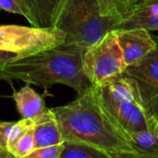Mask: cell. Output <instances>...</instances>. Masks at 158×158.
I'll use <instances>...</instances> for the list:
<instances>
[{
    "mask_svg": "<svg viewBox=\"0 0 158 158\" xmlns=\"http://www.w3.org/2000/svg\"><path fill=\"white\" fill-rule=\"evenodd\" d=\"M83 71L92 86H100L122 74L127 68L115 30L100 41L85 48Z\"/></svg>",
    "mask_w": 158,
    "mask_h": 158,
    "instance_id": "5",
    "label": "cell"
},
{
    "mask_svg": "<svg viewBox=\"0 0 158 158\" xmlns=\"http://www.w3.org/2000/svg\"><path fill=\"white\" fill-rule=\"evenodd\" d=\"M18 56L14 53L6 52V51H1L0 50V71L5 68L6 64L9 62L18 59Z\"/></svg>",
    "mask_w": 158,
    "mask_h": 158,
    "instance_id": "21",
    "label": "cell"
},
{
    "mask_svg": "<svg viewBox=\"0 0 158 158\" xmlns=\"http://www.w3.org/2000/svg\"><path fill=\"white\" fill-rule=\"evenodd\" d=\"M17 109L23 118H35L46 110L43 97L32 88L26 85L12 95Z\"/></svg>",
    "mask_w": 158,
    "mask_h": 158,
    "instance_id": "12",
    "label": "cell"
},
{
    "mask_svg": "<svg viewBox=\"0 0 158 158\" xmlns=\"http://www.w3.org/2000/svg\"><path fill=\"white\" fill-rule=\"evenodd\" d=\"M156 132H157V135H158V122H157V129H156Z\"/></svg>",
    "mask_w": 158,
    "mask_h": 158,
    "instance_id": "23",
    "label": "cell"
},
{
    "mask_svg": "<svg viewBox=\"0 0 158 158\" xmlns=\"http://www.w3.org/2000/svg\"><path fill=\"white\" fill-rule=\"evenodd\" d=\"M123 73L136 84L148 115L158 121V44L140 62L128 66Z\"/></svg>",
    "mask_w": 158,
    "mask_h": 158,
    "instance_id": "7",
    "label": "cell"
},
{
    "mask_svg": "<svg viewBox=\"0 0 158 158\" xmlns=\"http://www.w3.org/2000/svg\"><path fill=\"white\" fill-rule=\"evenodd\" d=\"M35 149L44 146L62 143V137L57 120L52 109L46 108L44 112L33 118Z\"/></svg>",
    "mask_w": 158,
    "mask_h": 158,
    "instance_id": "10",
    "label": "cell"
},
{
    "mask_svg": "<svg viewBox=\"0 0 158 158\" xmlns=\"http://www.w3.org/2000/svg\"><path fill=\"white\" fill-rule=\"evenodd\" d=\"M98 2L101 8V13L103 15L105 16L119 15L114 0H98Z\"/></svg>",
    "mask_w": 158,
    "mask_h": 158,
    "instance_id": "20",
    "label": "cell"
},
{
    "mask_svg": "<svg viewBox=\"0 0 158 158\" xmlns=\"http://www.w3.org/2000/svg\"><path fill=\"white\" fill-rule=\"evenodd\" d=\"M118 14L124 19L131 14L140 0H114Z\"/></svg>",
    "mask_w": 158,
    "mask_h": 158,
    "instance_id": "18",
    "label": "cell"
},
{
    "mask_svg": "<svg viewBox=\"0 0 158 158\" xmlns=\"http://www.w3.org/2000/svg\"><path fill=\"white\" fill-rule=\"evenodd\" d=\"M95 95L113 121L128 132L156 131L157 122L145 110L134 81L124 73L94 87Z\"/></svg>",
    "mask_w": 158,
    "mask_h": 158,
    "instance_id": "3",
    "label": "cell"
},
{
    "mask_svg": "<svg viewBox=\"0 0 158 158\" xmlns=\"http://www.w3.org/2000/svg\"><path fill=\"white\" fill-rule=\"evenodd\" d=\"M0 158H14L9 153H8V151L6 149V148H4V147H2L1 145H0Z\"/></svg>",
    "mask_w": 158,
    "mask_h": 158,
    "instance_id": "22",
    "label": "cell"
},
{
    "mask_svg": "<svg viewBox=\"0 0 158 158\" xmlns=\"http://www.w3.org/2000/svg\"><path fill=\"white\" fill-rule=\"evenodd\" d=\"M63 150V143L41 148H36L28 158H60Z\"/></svg>",
    "mask_w": 158,
    "mask_h": 158,
    "instance_id": "17",
    "label": "cell"
},
{
    "mask_svg": "<svg viewBox=\"0 0 158 158\" xmlns=\"http://www.w3.org/2000/svg\"><path fill=\"white\" fill-rule=\"evenodd\" d=\"M66 34L57 28L0 25V50L14 53L19 58L63 44Z\"/></svg>",
    "mask_w": 158,
    "mask_h": 158,
    "instance_id": "6",
    "label": "cell"
},
{
    "mask_svg": "<svg viewBox=\"0 0 158 158\" xmlns=\"http://www.w3.org/2000/svg\"><path fill=\"white\" fill-rule=\"evenodd\" d=\"M126 138L139 156V158H158L156 131H126Z\"/></svg>",
    "mask_w": 158,
    "mask_h": 158,
    "instance_id": "13",
    "label": "cell"
},
{
    "mask_svg": "<svg viewBox=\"0 0 158 158\" xmlns=\"http://www.w3.org/2000/svg\"><path fill=\"white\" fill-rule=\"evenodd\" d=\"M64 141L81 142L106 151L111 158H139L118 126L100 105L93 86L61 106L52 108Z\"/></svg>",
    "mask_w": 158,
    "mask_h": 158,
    "instance_id": "1",
    "label": "cell"
},
{
    "mask_svg": "<svg viewBox=\"0 0 158 158\" xmlns=\"http://www.w3.org/2000/svg\"><path fill=\"white\" fill-rule=\"evenodd\" d=\"M34 149V121L32 119V121L8 143L6 150L13 157L28 158Z\"/></svg>",
    "mask_w": 158,
    "mask_h": 158,
    "instance_id": "14",
    "label": "cell"
},
{
    "mask_svg": "<svg viewBox=\"0 0 158 158\" xmlns=\"http://www.w3.org/2000/svg\"><path fill=\"white\" fill-rule=\"evenodd\" d=\"M122 19L120 15H103L98 0H65L55 27L66 34L65 43L87 48L116 30Z\"/></svg>",
    "mask_w": 158,
    "mask_h": 158,
    "instance_id": "4",
    "label": "cell"
},
{
    "mask_svg": "<svg viewBox=\"0 0 158 158\" xmlns=\"http://www.w3.org/2000/svg\"><path fill=\"white\" fill-rule=\"evenodd\" d=\"M0 10L21 15L32 25V18L22 0H0Z\"/></svg>",
    "mask_w": 158,
    "mask_h": 158,
    "instance_id": "16",
    "label": "cell"
},
{
    "mask_svg": "<svg viewBox=\"0 0 158 158\" xmlns=\"http://www.w3.org/2000/svg\"><path fill=\"white\" fill-rule=\"evenodd\" d=\"M65 0H22L32 18V27L56 28Z\"/></svg>",
    "mask_w": 158,
    "mask_h": 158,
    "instance_id": "11",
    "label": "cell"
},
{
    "mask_svg": "<svg viewBox=\"0 0 158 158\" xmlns=\"http://www.w3.org/2000/svg\"><path fill=\"white\" fill-rule=\"evenodd\" d=\"M115 31L127 67L140 62L157 45L150 31L143 28L118 29Z\"/></svg>",
    "mask_w": 158,
    "mask_h": 158,
    "instance_id": "8",
    "label": "cell"
},
{
    "mask_svg": "<svg viewBox=\"0 0 158 158\" xmlns=\"http://www.w3.org/2000/svg\"><path fill=\"white\" fill-rule=\"evenodd\" d=\"M132 28L158 31V0H140L131 14L122 19L116 30Z\"/></svg>",
    "mask_w": 158,
    "mask_h": 158,
    "instance_id": "9",
    "label": "cell"
},
{
    "mask_svg": "<svg viewBox=\"0 0 158 158\" xmlns=\"http://www.w3.org/2000/svg\"><path fill=\"white\" fill-rule=\"evenodd\" d=\"M84 50L81 46L64 42L9 62L0 71V80H19L44 88L64 84L80 94L91 86L83 71Z\"/></svg>",
    "mask_w": 158,
    "mask_h": 158,
    "instance_id": "2",
    "label": "cell"
},
{
    "mask_svg": "<svg viewBox=\"0 0 158 158\" xmlns=\"http://www.w3.org/2000/svg\"><path fill=\"white\" fill-rule=\"evenodd\" d=\"M60 158H111L104 150L81 142L64 141Z\"/></svg>",
    "mask_w": 158,
    "mask_h": 158,
    "instance_id": "15",
    "label": "cell"
},
{
    "mask_svg": "<svg viewBox=\"0 0 158 158\" xmlns=\"http://www.w3.org/2000/svg\"><path fill=\"white\" fill-rule=\"evenodd\" d=\"M14 125L15 122L0 121V145L6 149L12 136Z\"/></svg>",
    "mask_w": 158,
    "mask_h": 158,
    "instance_id": "19",
    "label": "cell"
}]
</instances>
